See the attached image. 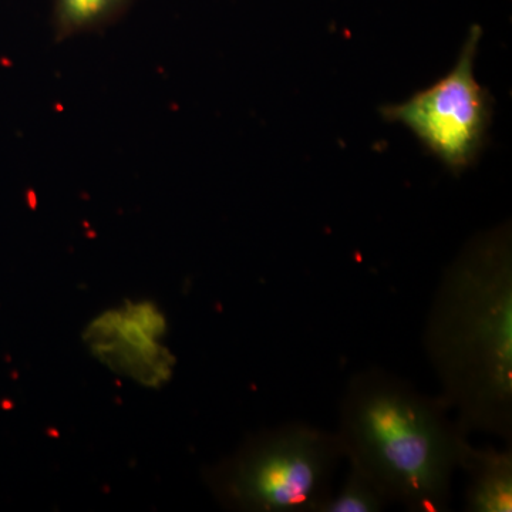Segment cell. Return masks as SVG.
Returning a JSON list of instances; mask_svg holds the SVG:
<instances>
[{
	"label": "cell",
	"mask_w": 512,
	"mask_h": 512,
	"mask_svg": "<svg viewBox=\"0 0 512 512\" xmlns=\"http://www.w3.org/2000/svg\"><path fill=\"white\" fill-rule=\"evenodd\" d=\"M423 345L466 436L512 443L511 225L477 235L441 276Z\"/></svg>",
	"instance_id": "6da1fadb"
},
{
	"label": "cell",
	"mask_w": 512,
	"mask_h": 512,
	"mask_svg": "<svg viewBox=\"0 0 512 512\" xmlns=\"http://www.w3.org/2000/svg\"><path fill=\"white\" fill-rule=\"evenodd\" d=\"M437 396L382 367L350 377L340 400L343 456L390 503L412 512L450 508L451 485L468 436Z\"/></svg>",
	"instance_id": "7a4b0ae2"
},
{
	"label": "cell",
	"mask_w": 512,
	"mask_h": 512,
	"mask_svg": "<svg viewBox=\"0 0 512 512\" xmlns=\"http://www.w3.org/2000/svg\"><path fill=\"white\" fill-rule=\"evenodd\" d=\"M342 460L336 431L291 421L252 434L202 476L227 510L319 512Z\"/></svg>",
	"instance_id": "3957f363"
},
{
	"label": "cell",
	"mask_w": 512,
	"mask_h": 512,
	"mask_svg": "<svg viewBox=\"0 0 512 512\" xmlns=\"http://www.w3.org/2000/svg\"><path fill=\"white\" fill-rule=\"evenodd\" d=\"M483 29L468 30L456 66L429 89L380 109L383 119L400 123L454 174L476 163L493 116L490 94L476 80L474 63Z\"/></svg>",
	"instance_id": "277c9868"
},
{
	"label": "cell",
	"mask_w": 512,
	"mask_h": 512,
	"mask_svg": "<svg viewBox=\"0 0 512 512\" xmlns=\"http://www.w3.org/2000/svg\"><path fill=\"white\" fill-rule=\"evenodd\" d=\"M165 335L167 320L157 305L128 301L94 318L83 340L117 375L158 389L174 375L175 357L165 346Z\"/></svg>",
	"instance_id": "5b68a950"
},
{
	"label": "cell",
	"mask_w": 512,
	"mask_h": 512,
	"mask_svg": "<svg viewBox=\"0 0 512 512\" xmlns=\"http://www.w3.org/2000/svg\"><path fill=\"white\" fill-rule=\"evenodd\" d=\"M458 468L467 476L468 512L512 511V448L474 447L470 441L461 450Z\"/></svg>",
	"instance_id": "8992f818"
},
{
	"label": "cell",
	"mask_w": 512,
	"mask_h": 512,
	"mask_svg": "<svg viewBox=\"0 0 512 512\" xmlns=\"http://www.w3.org/2000/svg\"><path fill=\"white\" fill-rule=\"evenodd\" d=\"M131 0H55L59 40L106 25L127 9Z\"/></svg>",
	"instance_id": "52a82bcc"
},
{
	"label": "cell",
	"mask_w": 512,
	"mask_h": 512,
	"mask_svg": "<svg viewBox=\"0 0 512 512\" xmlns=\"http://www.w3.org/2000/svg\"><path fill=\"white\" fill-rule=\"evenodd\" d=\"M389 501L375 487V484L350 466L345 484L336 495H330L319 512H380Z\"/></svg>",
	"instance_id": "ba28073f"
}]
</instances>
